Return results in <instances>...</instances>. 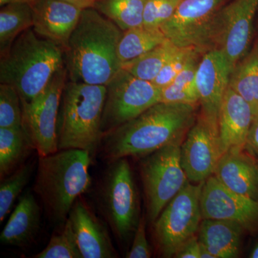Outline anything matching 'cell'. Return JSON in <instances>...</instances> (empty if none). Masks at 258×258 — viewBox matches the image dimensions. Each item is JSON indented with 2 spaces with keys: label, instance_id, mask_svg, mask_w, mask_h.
<instances>
[{
  "label": "cell",
  "instance_id": "16",
  "mask_svg": "<svg viewBox=\"0 0 258 258\" xmlns=\"http://www.w3.org/2000/svg\"><path fill=\"white\" fill-rule=\"evenodd\" d=\"M31 7L34 31L64 52L83 10L62 0H37Z\"/></svg>",
  "mask_w": 258,
  "mask_h": 258
},
{
  "label": "cell",
  "instance_id": "17",
  "mask_svg": "<svg viewBox=\"0 0 258 258\" xmlns=\"http://www.w3.org/2000/svg\"><path fill=\"white\" fill-rule=\"evenodd\" d=\"M67 220L83 258L118 257L106 227L82 200L74 204Z\"/></svg>",
  "mask_w": 258,
  "mask_h": 258
},
{
  "label": "cell",
  "instance_id": "24",
  "mask_svg": "<svg viewBox=\"0 0 258 258\" xmlns=\"http://www.w3.org/2000/svg\"><path fill=\"white\" fill-rule=\"evenodd\" d=\"M33 25L32 7L28 4H8L0 10V53L5 54L23 32Z\"/></svg>",
  "mask_w": 258,
  "mask_h": 258
},
{
  "label": "cell",
  "instance_id": "34",
  "mask_svg": "<svg viewBox=\"0 0 258 258\" xmlns=\"http://www.w3.org/2000/svg\"><path fill=\"white\" fill-rule=\"evenodd\" d=\"M145 217H142L138 226L134 232L133 242L130 250L127 252V258H149L152 257V252L146 234Z\"/></svg>",
  "mask_w": 258,
  "mask_h": 258
},
{
  "label": "cell",
  "instance_id": "2",
  "mask_svg": "<svg viewBox=\"0 0 258 258\" xmlns=\"http://www.w3.org/2000/svg\"><path fill=\"white\" fill-rule=\"evenodd\" d=\"M123 32L94 8L83 10L64 50L69 81L106 86L121 69L117 51Z\"/></svg>",
  "mask_w": 258,
  "mask_h": 258
},
{
  "label": "cell",
  "instance_id": "36",
  "mask_svg": "<svg viewBox=\"0 0 258 258\" xmlns=\"http://www.w3.org/2000/svg\"><path fill=\"white\" fill-rule=\"evenodd\" d=\"M245 149L258 159V113L254 117L251 125Z\"/></svg>",
  "mask_w": 258,
  "mask_h": 258
},
{
  "label": "cell",
  "instance_id": "3",
  "mask_svg": "<svg viewBox=\"0 0 258 258\" xmlns=\"http://www.w3.org/2000/svg\"><path fill=\"white\" fill-rule=\"evenodd\" d=\"M91 154L66 149L39 157L33 190L51 222L64 225L78 199L89 189Z\"/></svg>",
  "mask_w": 258,
  "mask_h": 258
},
{
  "label": "cell",
  "instance_id": "41",
  "mask_svg": "<svg viewBox=\"0 0 258 258\" xmlns=\"http://www.w3.org/2000/svg\"><path fill=\"white\" fill-rule=\"evenodd\" d=\"M256 159V158H255ZM256 164H257V170H258V159H256Z\"/></svg>",
  "mask_w": 258,
  "mask_h": 258
},
{
  "label": "cell",
  "instance_id": "23",
  "mask_svg": "<svg viewBox=\"0 0 258 258\" xmlns=\"http://www.w3.org/2000/svg\"><path fill=\"white\" fill-rule=\"evenodd\" d=\"M229 87L249 103L255 116L258 113V39L232 70Z\"/></svg>",
  "mask_w": 258,
  "mask_h": 258
},
{
  "label": "cell",
  "instance_id": "10",
  "mask_svg": "<svg viewBox=\"0 0 258 258\" xmlns=\"http://www.w3.org/2000/svg\"><path fill=\"white\" fill-rule=\"evenodd\" d=\"M66 67L59 70L46 88L32 101L21 102L23 127L39 157L58 151L57 120L61 96L68 81Z\"/></svg>",
  "mask_w": 258,
  "mask_h": 258
},
{
  "label": "cell",
  "instance_id": "12",
  "mask_svg": "<svg viewBox=\"0 0 258 258\" xmlns=\"http://www.w3.org/2000/svg\"><path fill=\"white\" fill-rule=\"evenodd\" d=\"M257 9L258 0H233L217 13L211 46L225 53L232 71L248 50Z\"/></svg>",
  "mask_w": 258,
  "mask_h": 258
},
{
  "label": "cell",
  "instance_id": "28",
  "mask_svg": "<svg viewBox=\"0 0 258 258\" xmlns=\"http://www.w3.org/2000/svg\"><path fill=\"white\" fill-rule=\"evenodd\" d=\"M179 47L176 46L167 39L152 50L137 58L121 64V69L135 77L153 82L169 60Z\"/></svg>",
  "mask_w": 258,
  "mask_h": 258
},
{
  "label": "cell",
  "instance_id": "21",
  "mask_svg": "<svg viewBox=\"0 0 258 258\" xmlns=\"http://www.w3.org/2000/svg\"><path fill=\"white\" fill-rule=\"evenodd\" d=\"M244 230L236 222L204 219L198 237L200 243L215 258H235L240 254L241 239Z\"/></svg>",
  "mask_w": 258,
  "mask_h": 258
},
{
  "label": "cell",
  "instance_id": "11",
  "mask_svg": "<svg viewBox=\"0 0 258 258\" xmlns=\"http://www.w3.org/2000/svg\"><path fill=\"white\" fill-rule=\"evenodd\" d=\"M225 0H181L174 14L160 27L168 40L179 47L201 52L211 46L214 22Z\"/></svg>",
  "mask_w": 258,
  "mask_h": 258
},
{
  "label": "cell",
  "instance_id": "30",
  "mask_svg": "<svg viewBox=\"0 0 258 258\" xmlns=\"http://www.w3.org/2000/svg\"><path fill=\"white\" fill-rule=\"evenodd\" d=\"M35 258H83L79 244L69 220L60 232L54 234L45 248L34 256Z\"/></svg>",
  "mask_w": 258,
  "mask_h": 258
},
{
  "label": "cell",
  "instance_id": "35",
  "mask_svg": "<svg viewBox=\"0 0 258 258\" xmlns=\"http://www.w3.org/2000/svg\"><path fill=\"white\" fill-rule=\"evenodd\" d=\"M174 257L200 258V242L196 235L188 239L176 251Z\"/></svg>",
  "mask_w": 258,
  "mask_h": 258
},
{
  "label": "cell",
  "instance_id": "7",
  "mask_svg": "<svg viewBox=\"0 0 258 258\" xmlns=\"http://www.w3.org/2000/svg\"><path fill=\"white\" fill-rule=\"evenodd\" d=\"M203 183L189 181L153 223L154 240L163 257H174L182 244L198 233L203 220L200 197Z\"/></svg>",
  "mask_w": 258,
  "mask_h": 258
},
{
  "label": "cell",
  "instance_id": "31",
  "mask_svg": "<svg viewBox=\"0 0 258 258\" xmlns=\"http://www.w3.org/2000/svg\"><path fill=\"white\" fill-rule=\"evenodd\" d=\"M23 126L21 98L13 86L0 83V128Z\"/></svg>",
  "mask_w": 258,
  "mask_h": 258
},
{
  "label": "cell",
  "instance_id": "18",
  "mask_svg": "<svg viewBox=\"0 0 258 258\" xmlns=\"http://www.w3.org/2000/svg\"><path fill=\"white\" fill-rule=\"evenodd\" d=\"M254 113L248 103L228 87L222 100L218 118V132L224 153L245 149Z\"/></svg>",
  "mask_w": 258,
  "mask_h": 258
},
{
  "label": "cell",
  "instance_id": "6",
  "mask_svg": "<svg viewBox=\"0 0 258 258\" xmlns=\"http://www.w3.org/2000/svg\"><path fill=\"white\" fill-rule=\"evenodd\" d=\"M99 206L113 233L127 241L140 220L138 193L126 158L110 163L100 185Z\"/></svg>",
  "mask_w": 258,
  "mask_h": 258
},
{
  "label": "cell",
  "instance_id": "4",
  "mask_svg": "<svg viewBox=\"0 0 258 258\" xmlns=\"http://www.w3.org/2000/svg\"><path fill=\"white\" fill-rule=\"evenodd\" d=\"M64 66V52L53 42L25 30L0 59V83L18 91L21 102H30Z\"/></svg>",
  "mask_w": 258,
  "mask_h": 258
},
{
  "label": "cell",
  "instance_id": "37",
  "mask_svg": "<svg viewBox=\"0 0 258 258\" xmlns=\"http://www.w3.org/2000/svg\"><path fill=\"white\" fill-rule=\"evenodd\" d=\"M66 3L74 5L81 10L93 8L97 0H62Z\"/></svg>",
  "mask_w": 258,
  "mask_h": 258
},
{
  "label": "cell",
  "instance_id": "39",
  "mask_svg": "<svg viewBox=\"0 0 258 258\" xmlns=\"http://www.w3.org/2000/svg\"><path fill=\"white\" fill-rule=\"evenodd\" d=\"M200 258H215L206 247L200 243Z\"/></svg>",
  "mask_w": 258,
  "mask_h": 258
},
{
  "label": "cell",
  "instance_id": "13",
  "mask_svg": "<svg viewBox=\"0 0 258 258\" xmlns=\"http://www.w3.org/2000/svg\"><path fill=\"white\" fill-rule=\"evenodd\" d=\"M223 154L218 129L199 115L180 147L181 166L189 181L199 184L213 175Z\"/></svg>",
  "mask_w": 258,
  "mask_h": 258
},
{
  "label": "cell",
  "instance_id": "32",
  "mask_svg": "<svg viewBox=\"0 0 258 258\" xmlns=\"http://www.w3.org/2000/svg\"><path fill=\"white\" fill-rule=\"evenodd\" d=\"M181 0H147L144 11L143 26L151 29L160 27L172 16Z\"/></svg>",
  "mask_w": 258,
  "mask_h": 258
},
{
  "label": "cell",
  "instance_id": "9",
  "mask_svg": "<svg viewBox=\"0 0 258 258\" xmlns=\"http://www.w3.org/2000/svg\"><path fill=\"white\" fill-rule=\"evenodd\" d=\"M179 144L152 153L141 164L147 215L154 223L166 205L189 182L181 164Z\"/></svg>",
  "mask_w": 258,
  "mask_h": 258
},
{
  "label": "cell",
  "instance_id": "26",
  "mask_svg": "<svg viewBox=\"0 0 258 258\" xmlns=\"http://www.w3.org/2000/svg\"><path fill=\"white\" fill-rule=\"evenodd\" d=\"M166 40V37L160 29L141 26L123 31L117 51L120 63L137 58Z\"/></svg>",
  "mask_w": 258,
  "mask_h": 258
},
{
  "label": "cell",
  "instance_id": "25",
  "mask_svg": "<svg viewBox=\"0 0 258 258\" xmlns=\"http://www.w3.org/2000/svg\"><path fill=\"white\" fill-rule=\"evenodd\" d=\"M199 52L190 58L189 62L175 79L161 88L160 102L184 103L197 106L199 96L196 86L197 73L200 61Z\"/></svg>",
  "mask_w": 258,
  "mask_h": 258
},
{
  "label": "cell",
  "instance_id": "5",
  "mask_svg": "<svg viewBox=\"0 0 258 258\" xmlns=\"http://www.w3.org/2000/svg\"><path fill=\"white\" fill-rule=\"evenodd\" d=\"M106 92L103 85L67 81L57 115L58 151L80 149L91 154L101 146Z\"/></svg>",
  "mask_w": 258,
  "mask_h": 258
},
{
  "label": "cell",
  "instance_id": "1",
  "mask_svg": "<svg viewBox=\"0 0 258 258\" xmlns=\"http://www.w3.org/2000/svg\"><path fill=\"white\" fill-rule=\"evenodd\" d=\"M197 119L196 106L162 103L103 136L101 146L108 162L129 157H145L171 144L181 145Z\"/></svg>",
  "mask_w": 258,
  "mask_h": 258
},
{
  "label": "cell",
  "instance_id": "15",
  "mask_svg": "<svg viewBox=\"0 0 258 258\" xmlns=\"http://www.w3.org/2000/svg\"><path fill=\"white\" fill-rule=\"evenodd\" d=\"M232 69L220 49H210L200 61L196 77L200 114L218 129L222 100L229 87Z\"/></svg>",
  "mask_w": 258,
  "mask_h": 258
},
{
  "label": "cell",
  "instance_id": "8",
  "mask_svg": "<svg viewBox=\"0 0 258 258\" xmlns=\"http://www.w3.org/2000/svg\"><path fill=\"white\" fill-rule=\"evenodd\" d=\"M102 114L103 136L160 102L161 88L120 69L106 85Z\"/></svg>",
  "mask_w": 258,
  "mask_h": 258
},
{
  "label": "cell",
  "instance_id": "27",
  "mask_svg": "<svg viewBox=\"0 0 258 258\" xmlns=\"http://www.w3.org/2000/svg\"><path fill=\"white\" fill-rule=\"evenodd\" d=\"M147 0H97L94 8L122 30L143 26Z\"/></svg>",
  "mask_w": 258,
  "mask_h": 258
},
{
  "label": "cell",
  "instance_id": "38",
  "mask_svg": "<svg viewBox=\"0 0 258 258\" xmlns=\"http://www.w3.org/2000/svg\"><path fill=\"white\" fill-rule=\"evenodd\" d=\"M37 0H0L1 7L8 4H14V3H20V4H28L32 6L35 4Z\"/></svg>",
  "mask_w": 258,
  "mask_h": 258
},
{
  "label": "cell",
  "instance_id": "14",
  "mask_svg": "<svg viewBox=\"0 0 258 258\" xmlns=\"http://www.w3.org/2000/svg\"><path fill=\"white\" fill-rule=\"evenodd\" d=\"M200 208L203 220H230L249 232L258 230V201L228 189L214 175L204 181Z\"/></svg>",
  "mask_w": 258,
  "mask_h": 258
},
{
  "label": "cell",
  "instance_id": "19",
  "mask_svg": "<svg viewBox=\"0 0 258 258\" xmlns=\"http://www.w3.org/2000/svg\"><path fill=\"white\" fill-rule=\"evenodd\" d=\"M214 176L235 192L258 201V170L256 159L246 149L224 153Z\"/></svg>",
  "mask_w": 258,
  "mask_h": 258
},
{
  "label": "cell",
  "instance_id": "22",
  "mask_svg": "<svg viewBox=\"0 0 258 258\" xmlns=\"http://www.w3.org/2000/svg\"><path fill=\"white\" fill-rule=\"evenodd\" d=\"M35 150L23 127L0 128V178L9 176Z\"/></svg>",
  "mask_w": 258,
  "mask_h": 258
},
{
  "label": "cell",
  "instance_id": "29",
  "mask_svg": "<svg viewBox=\"0 0 258 258\" xmlns=\"http://www.w3.org/2000/svg\"><path fill=\"white\" fill-rule=\"evenodd\" d=\"M33 163L22 164L9 176L1 180L0 185V222L11 211L13 205L20 194L28 184L32 171Z\"/></svg>",
  "mask_w": 258,
  "mask_h": 258
},
{
  "label": "cell",
  "instance_id": "20",
  "mask_svg": "<svg viewBox=\"0 0 258 258\" xmlns=\"http://www.w3.org/2000/svg\"><path fill=\"white\" fill-rule=\"evenodd\" d=\"M40 208L35 197L27 191L19 200L2 231L0 241L7 245L25 247L35 240L41 223Z\"/></svg>",
  "mask_w": 258,
  "mask_h": 258
},
{
  "label": "cell",
  "instance_id": "33",
  "mask_svg": "<svg viewBox=\"0 0 258 258\" xmlns=\"http://www.w3.org/2000/svg\"><path fill=\"white\" fill-rule=\"evenodd\" d=\"M198 50L191 47H179L177 50L169 57L162 68L156 79L153 81L158 87L163 88L169 85L178 74L182 71L190 58Z\"/></svg>",
  "mask_w": 258,
  "mask_h": 258
},
{
  "label": "cell",
  "instance_id": "40",
  "mask_svg": "<svg viewBox=\"0 0 258 258\" xmlns=\"http://www.w3.org/2000/svg\"><path fill=\"white\" fill-rule=\"evenodd\" d=\"M249 257L251 258H258V242L254 247L253 249H252V252H251L250 255H249Z\"/></svg>",
  "mask_w": 258,
  "mask_h": 258
}]
</instances>
